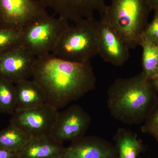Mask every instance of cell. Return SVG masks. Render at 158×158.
<instances>
[{
	"mask_svg": "<svg viewBox=\"0 0 158 158\" xmlns=\"http://www.w3.org/2000/svg\"><path fill=\"white\" fill-rule=\"evenodd\" d=\"M152 11L148 0H112L101 20L134 49L141 44Z\"/></svg>",
	"mask_w": 158,
	"mask_h": 158,
	"instance_id": "cell-3",
	"label": "cell"
},
{
	"mask_svg": "<svg viewBox=\"0 0 158 158\" xmlns=\"http://www.w3.org/2000/svg\"><path fill=\"white\" fill-rule=\"evenodd\" d=\"M58 112L46 103L36 109L15 112L9 122L30 137L50 136Z\"/></svg>",
	"mask_w": 158,
	"mask_h": 158,
	"instance_id": "cell-7",
	"label": "cell"
},
{
	"mask_svg": "<svg viewBox=\"0 0 158 158\" xmlns=\"http://www.w3.org/2000/svg\"><path fill=\"white\" fill-rule=\"evenodd\" d=\"M117 158V157H115V158Z\"/></svg>",
	"mask_w": 158,
	"mask_h": 158,
	"instance_id": "cell-26",
	"label": "cell"
},
{
	"mask_svg": "<svg viewBox=\"0 0 158 158\" xmlns=\"http://www.w3.org/2000/svg\"><path fill=\"white\" fill-rule=\"evenodd\" d=\"M48 14L37 0H0V28L20 31Z\"/></svg>",
	"mask_w": 158,
	"mask_h": 158,
	"instance_id": "cell-6",
	"label": "cell"
},
{
	"mask_svg": "<svg viewBox=\"0 0 158 158\" xmlns=\"http://www.w3.org/2000/svg\"><path fill=\"white\" fill-rule=\"evenodd\" d=\"M117 157L115 145L94 136H84L71 142L66 147L62 158H111Z\"/></svg>",
	"mask_w": 158,
	"mask_h": 158,
	"instance_id": "cell-11",
	"label": "cell"
},
{
	"mask_svg": "<svg viewBox=\"0 0 158 158\" xmlns=\"http://www.w3.org/2000/svg\"><path fill=\"white\" fill-rule=\"evenodd\" d=\"M36 57L20 45L0 53V76L15 84L33 76Z\"/></svg>",
	"mask_w": 158,
	"mask_h": 158,
	"instance_id": "cell-9",
	"label": "cell"
},
{
	"mask_svg": "<svg viewBox=\"0 0 158 158\" xmlns=\"http://www.w3.org/2000/svg\"><path fill=\"white\" fill-rule=\"evenodd\" d=\"M17 158H20L19 157H18Z\"/></svg>",
	"mask_w": 158,
	"mask_h": 158,
	"instance_id": "cell-27",
	"label": "cell"
},
{
	"mask_svg": "<svg viewBox=\"0 0 158 158\" xmlns=\"http://www.w3.org/2000/svg\"><path fill=\"white\" fill-rule=\"evenodd\" d=\"M14 84L0 76V113L12 115L16 111L17 99Z\"/></svg>",
	"mask_w": 158,
	"mask_h": 158,
	"instance_id": "cell-18",
	"label": "cell"
},
{
	"mask_svg": "<svg viewBox=\"0 0 158 158\" xmlns=\"http://www.w3.org/2000/svg\"><path fill=\"white\" fill-rule=\"evenodd\" d=\"M66 147L52 136L30 138L19 152L20 158H62Z\"/></svg>",
	"mask_w": 158,
	"mask_h": 158,
	"instance_id": "cell-13",
	"label": "cell"
},
{
	"mask_svg": "<svg viewBox=\"0 0 158 158\" xmlns=\"http://www.w3.org/2000/svg\"><path fill=\"white\" fill-rule=\"evenodd\" d=\"M32 77L44 90L47 103L57 110L96 88V77L90 61H66L51 53L36 57Z\"/></svg>",
	"mask_w": 158,
	"mask_h": 158,
	"instance_id": "cell-1",
	"label": "cell"
},
{
	"mask_svg": "<svg viewBox=\"0 0 158 158\" xmlns=\"http://www.w3.org/2000/svg\"><path fill=\"white\" fill-rule=\"evenodd\" d=\"M20 32L0 28V53L20 45Z\"/></svg>",
	"mask_w": 158,
	"mask_h": 158,
	"instance_id": "cell-19",
	"label": "cell"
},
{
	"mask_svg": "<svg viewBox=\"0 0 158 158\" xmlns=\"http://www.w3.org/2000/svg\"><path fill=\"white\" fill-rule=\"evenodd\" d=\"M69 26L67 20L47 14L22 29L20 45L36 57L51 53Z\"/></svg>",
	"mask_w": 158,
	"mask_h": 158,
	"instance_id": "cell-5",
	"label": "cell"
},
{
	"mask_svg": "<svg viewBox=\"0 0 158 158\" xmlns=\"http://www.w3.org/2000/svg\"><path fill=\"white\" fill-rule=\"evenodd\" d=\"M19 153L11 151L0 146V158H17Z\"/></svg>",
	"mask_w": 158,
	"mask_h": 158,
	"instance_id": "cell-22",
	"label": "cell"
},
{
	"mask_svg": "<svg viewBox=\"0 0 158 158\" xmlns=\"http://www.w3.org/2000/svg\"><path fill=\"white\" fill-rule=\"evenodd\" d=\"M151 8L155 12L158 13V0H148Z\"/></svg>",
	"mask_w": 158,
	"mask_h": 158,
	"instance_id": "cell-23",
	"label": "cell"
},
{
	"mask_svg": "<svg viewBox=\"0 0 158 158\" xmlns=\"http://www.w3.org/2000/svg\"><path fill=\"white\" fill-rule=\"evenodd\" d=\"M141 131L152 136L158 135V96L144 120Z\"/></svg>",
	"mask_w": 158,
	"mask_h": 158,
	"instance_id": "cell-20",
	"label": "cell"
},
{
	"mask_svg": "<svg viewBox=\"0 0 158 158\" xmlns=\"http://www.w3.org/2000/svg\"><path fill=\"white\" fill-rule=\"evenodd\" d=\"M155 139L157 141H158V135H154L153 136Z\"/></svg>",
	"mask_w": 158,
	"mask_h": 158,
	"instance_id": "cell-25",
	"label": "cell"
},
{
	"mask_svg": "<svg viewBox=\"0 0 158 158\" xmlns=\"http://www.w3.org/2000/svg\"><path fill=\"white\" fill-rule=\"evenodd\" d=\"M153 44L158 46V13L155 12L151 22L144 29L143 38Z\"/></svg>",
	"mask_w": 158,
	"mask_h": 158,
	"instance_id": "cell-21",
	"label": "cell"
},
{
	"mask_svg": "<svg viewBox=\"0 0 158 158\" xmlns=\"http://www.w3.org/2000/svg\"><path fill=\"white\" fill-rule=\"evenodd\" d=\"M117 158H137L144 151L142 141L136 133L124 128L118 129L114 137Z\"/></svg>",
	"mask_w": 158,
	"mask_h": 158,
	"instance_id": "cell-15",
	"label": "cell"
},
{
	"mask_svg": "<svg viewBox=\"0 0 158 158\" xmlns=\"http://www.w3.org/2000/svg\"><path fill=\"white\" fill-rule=\"evenodd\" d=\"M142 73L149 79L158 74V46L142 38Z\"/></svg>",
	"mask_w": 158,
	"mask_h": 158,
	"instance_id": "cell-17",
	"label": "cell"
},
{
	"mask_svg": "<svg viewBox=\"0 0 158 158\" xmlns=\"http://www.w3.org/2000/svg\"><path fill=\"white\" fill-rule=\"evenodd\" d=\"M158 96L150 79L141 72L116 79L109 88L107 106L112 116L128 125L144 122Z\"/></svg>",
	"mask_w": 158,
	"mask_h": 158,
	"instance_id": "cell-2",
	"label": "cell"
},
{
	"mask_svg": "<svg viewBox=\"0 0 158 158\" xmlns=\"http://www.w3.org/2000/svg\"><path fill=\"white\" fill-rule=\"evenodd\" d=\"M44 8H52L59 17L75 23L92 18L97 11L102 15L107 6L105 0H37Z\"/></svg>",
	"mask_w": 158,
	"mask_h": 158,
	"instance_id": "cell-10",
	"label": "cell"
},
{
	"mask_svg": "<svg viewBox=\"0 0 158 158\" xmlns=\"http://www.w3.org/2000/svg\"><path fill=\"white\" fill-rule=\"evenodd\" d=\"M91 119L81 106L74 105L58 112L51 136L61 144L75 141L85 136Z\"/></svg>",
	"mask_w": 158,
	"mask_h": 158,
	"instance_id": "cell-8",
	"label": "cell"
},
{
	"mask_svg": "<svg viewBox=\"0 0 158 158\" xmlns=\"http://www.w3.org/2000/svg\"><path fill=\"white\" fill-rule=\"evenodd\" d=\"M75 23L63 32L51 53L66 61H90L99 54L100 22L92 18Z\"/></svg>",
	"mask_w": 158,
	"mask_h": 158,
	"instance_id": "cell-4",
	"label": "cell"
},
{
	"mask_svg": "<svg viewBox=\"0 0 158 158\" xmlns=\"http://www.w3.org/2000/svg\"><path fill=\"white\" fill-rule=\"evenodd\" d=\"M17 107L15 112L36 109L47 103L44 90L34 80H26L15 84Z\"/></svg>",
	"mask_w": 158,
	"mask_h": 158,
	"instance_id": "cell-14",
	"label": "cell"
},
{
	"mask_svg": "<svg viewBox=\"0 0 158 158\" xmlns=\"http://www.w3.org/2000/svg\"><path fill=\"white\" fill-rule=\"evenodd\" d=\"M150 80L154 88L158 94V74Z\"/></svg>",
	"mask_w": 158,
	"mask_h": 158,
	"instance_id": "cell-24",
	"label": "cell"
},
{
	"mask_svg": "<svg viewBox=\"0 0 158 158\" xmlns=\"http://www.w3.org/2000/svg\"><path fill=\"white\" fill-rule=\"evenodd\" d=\"M99 54L105 61L115 66H121L128 60L130 49L118 34L101 19Z\"/></svg>",
	"mask_w": 158,
	"mask_h": 158,
	"instance_id": "cell-12",
	"label": "cell"
},
{
	"mask_svg": "<svg viewBox=\"0 0 158 158\" xmlns=\"http://www.w3.org/2000/svg\"><path fill=\"white\" fill-rule=\"evenodd\" d=\"M30 138L22 131L10 123L7 127L0 131V146L19 153Z\"/></svg>",
	"mask_w": 158,
	"mask_h": 158,
	"instance_id": "cell-16",
	"label": "cell"
}]
</instances>
